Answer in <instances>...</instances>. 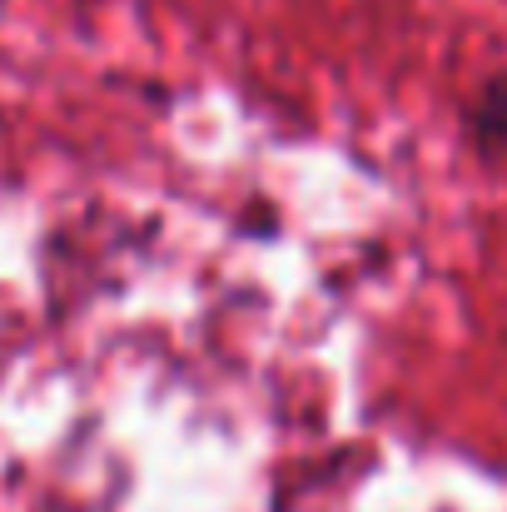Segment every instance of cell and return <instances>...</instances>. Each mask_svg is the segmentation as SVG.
Segmentation results:
<instances>
[{"instance_id": "cell-1", "label": "cell", "mask_w": 507, "mask_h": 512, "mask_svg": "<svg viewBox=\"0 0 507 512\" xmlns=\"http://www.w3.org/2000/svg\"><path fill=\"white\" fill-rule=\"evenodd\" d=\"M473 140L493 155H507V80H493L473 105Z\"/></svg>"}]
</instances>
